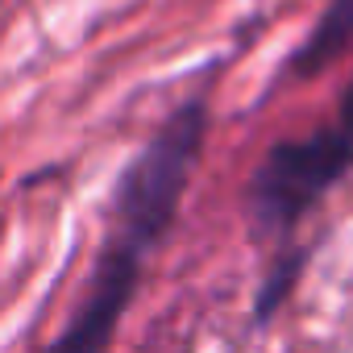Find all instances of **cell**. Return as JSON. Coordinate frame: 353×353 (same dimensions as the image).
Wrapping results in <instances>:
<instances>
[{"label":"cell","instance_id":"obj_1","mask_svg":"<svg viewBox=\"0 0 353 353\" xmlns=\"http://www.w3.org/2000/svg\"><path fill=\"white\" fill-rule=\"evenodd\" d=\"M204 137H208V100H188L162 121V129L121 170L108 212V237L100 245L88 291L75 316L42 353H104L112 345V332L141 283L145 258L158 250V241L179 216Z\"/></svg>","mask_w":353,"mask_h":353},{"label":"cell","instance_id":"obj_2","mask_svg":"<svg viewBox=\"0 0 353 353\" xmlns=\"http://www.w3.org/2000/svg\"><path fill=\"white\" fill-rule=\"evenodd\" d=\"M349 42H353V0H328V9L320 13V21L312 26V34L295 46L287 71L299 75V79H312L328 63H336Z\"/></svg>","mask_w":353,"mask_h":353},{"label":"cell","instance_id":"obj_3","mask_svg":"<svg viewBox=\"0 0 353 353\" xmlns=\"http://www.w3.org/2000/svg\"><path fill=\"white\" fill-rule=\"evenodd\" d=\"M299 270H303V250H283L274 262H270V270H266V279H262V291H258V299H254V324H266L274 312H279V303L291 295V287L299 283Z\"/></svg>","mask_w":353,"mask_h":353},{"label":"cell","instance_id":"obj_4","mask_svg":"<svg viewBox=\"0 0 353 353\" xmlns=\"http://www.w3.org/2000/svg\"><path fill=\"white\" fill-rule=\"evenodd\" d=\"M328 129L353 150V79H349V88H345V96H341V108H336V121H332Z\"/></svg>","mask_w":353,"mask_h":353}]
</instances>
